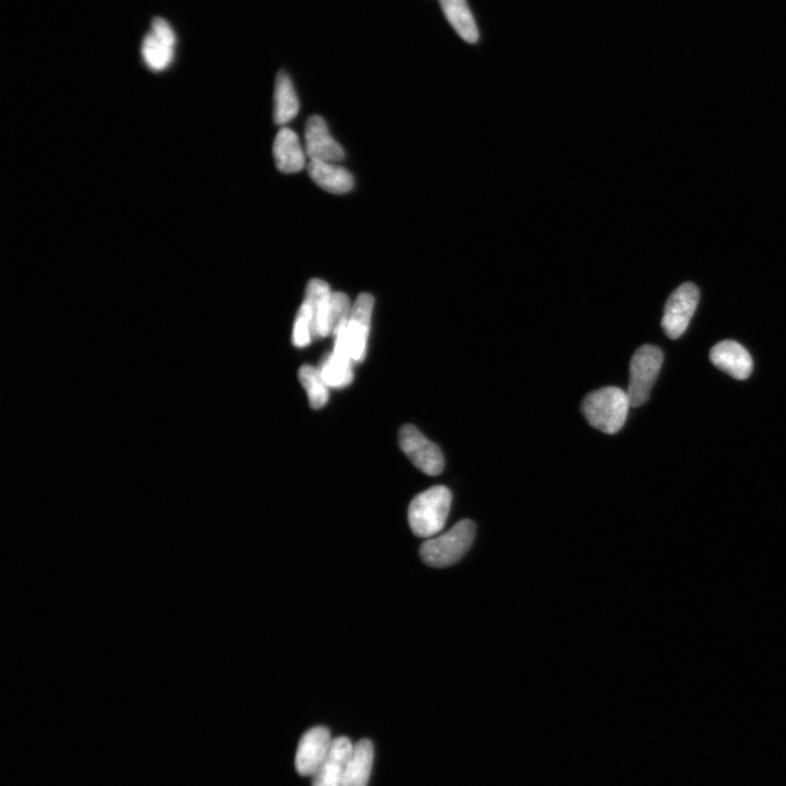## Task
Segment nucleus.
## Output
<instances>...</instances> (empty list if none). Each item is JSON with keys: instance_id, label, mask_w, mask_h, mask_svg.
<instances>
[{"instance_id": "21", "label": "nucleus", "mask_w": 786, "mask_h": 786, "mask_svg": "<svg viewBox=\"0 0 786 786\" xmlns=\"http://www.w3.org/2000/svg\"><path fill=\"white\" fill-rule=\"evenodd\" d=\"M351 312L352 306L349 297L340 292L332 293L330 304L331 336H335L338 331L348 326Z\"/></svg>"}, {"instance_id": "3", "label": "nucleus", "mask_w": 786, "mask_h": 786, "mask_svg": "<svg viewBox=\"0 0 786 786\" xmlns=\"http://www.w3.org/2000/svg\"><path fill=\"white\" fill-rule=\"evenodd\" d=\"M474 537L475 524L471 520H462L447 533L422 544V561L435 568L454 565L470 550Z\"/></svg>"}, {"instance_id": "12", "label": "nucleus", "mask_w": 786, "mask_h": 786, "mask_svg": "<svg viewBox=\"0 0 786 786\" xmlns=\"http://www.w3.org/2000/svg\"><path fill=\"white\" fill-rule=\"evenodd\" d=\"M331 296L332 292L325 281L319 279L309 281L304 302L312 308L314 338L331 336Z\"/></svg>"}, {"instance_id": "23", "label": "nucleus", "mask_w": 786, "mask_h": 786, "mask_svg": "<svg viewBox=\"0 0 786 786\" xmlns=\"http://www.w3.org/2000/svg\"><path fill=\"white\" fill-rule=\"evenodd\" d=\"M152 33L156 34L158 38L172 45L176 44V37L173 29L168 21L162 18H156L152 22Z\"/></svg>"}, {"instance_id": "1", "label": "nucleus", "mask_w": 786, "mask_h": 786, "mask_svg": "<svg viewBox=\"0 0 786 786\" xmlns=\"http://www.w3.org/2000/svg\"><path fill=\"white\" fill-rule=\"evenodd\" d=\"M630 407L626 391L617 387H605L591 392L583 400L581 409L595 430L613 435L622 430Z\"/></svg>"}, {"instance_id": "22", "label": "nucleus", "mask_w": 786, "mask_h": 786, "mask_svg": "<svg viewBox=\"0 0 786 786\" xmlns=\"http://www.w3.org/2000/svg\"><path fill=\"white\" fill-rule=\"evenodd\" d=\"M314 338L312 308L305 302L297 313L293 328V344L296 348H305Z\"/></svg>"}, {"instance_id": "20", "label": "nucleus", "mask_w": 786, "mask_h": 786, "mask_svg": "<svg viewBox=\"0 0 786 786\" xmlns=\"http://www.w3.org/2000/svg\"><path fill=\"white\" fill-rule=\"evenodd\" d=\"M299 378L305 388L309 404L314 410L324 408L329 400L328 386L319 373V369L304 365L300 368Z\"/></svg>"}, {"instance_id": "14", "label": "nucleus", "mask_w": 786, "mask_h": 786, "mask_svg": "<svg viewBox=\"0 0 786 786\" xmlns=\"http://www.w3.org/2000/svg\"><path fill=\"white\" fill-rule=\"evenodd\" d=\"M307 171L315 184L331 194H347L354 186L352 174L336 163L311 161Z\"/></svg>"}, {"instance_id": "9", "label": "nucleus", "mask_w": 786, "mask_h": 786, "mask_svg": "<svg viewBox=\"0 0 786 786\" xmlns=\"http://www.w3.org/2000/svg\"><path fill=\"white\" fill-rule=\"evenodd\" d=\"M306 154L311 161L341 162L345 153L329 133L327 123L320 116L309 117L305 127Z\"/></svg>"}, {"instance_id": "2", "label": "nucleus", "mask_w": 786, "mask_h": 786, "mask_svg": "<svg viewBox=\"0 0 786 786\" xmlns=\"http://www.w3.org/2000/svg\"><path fill=\"white\" fill-rule=\"evenodd\" d=\"M452 495L447 487L435 486L416 496L409 507L410 528L416 537L432 538L447 522Z\"/></svg>"}, {"instance_id": "15", "label": "nucleus", "mask_w": 786, "mask_h": 786, "mask_svg": "<svg viewBox=\"0 0 786 786\" xmlns=\"http://www.w3.org/2000/svg\"><path fill=\"white\" fill-rule=\"evenodd\" d=\"M374 757V745L371 741L357 742L345 766L341 786H367L371 778Z\"/></svg>"}, {"instance_id": "7", "label": "nucleus", "mask_w": 786, "mask_h": 786, "mask_svg": "<svg viewBox=\"0 0 786 786\" xmlns=\"http://www.w3.org/2000/svg\"><path fill=\"white\" fill-rule=\"evenodd\" d=\"M333 738L325 726H316L301 738L295 757V768L302 777L313 778L327 758Z\"/></svg>"}, {"instance_id": "19", "label": "nucleus", "mask_w": 786, "mask_h": 786, "mask_svg": "<svg viewBox=\"0 0 786 786\" xmlns=\"http://www.w3.org/2000/svg\"><path fill=\"white\" fill-rule=\"evenodd\" d=\"M175 45L163 41L156 34L150 32L142 42V56L153 70H163L168 67L174 57Z\"/></svg>"}, {"instance_id": "18", "label": "nucleus", "mask_w": 786, "mask_h": 786, "mask_svg": "<svg viewBox=\"0 0 786 786\" xmlns=\"http://www.w3.org/2000/svg\"><path fill=\"white\" fill-rule=\"evenodd\" d=\"M300 102L290 77L280 71L276 80L275 90V122L277 125L288 124L299 114Z\"/></svg>"}, {"instance_id": "6", "label": "nucleus", "mask_w": 786, "mask_h": 786, "mask_svg": "<svg viewBox=\"0 0 786 786\" xmlns=\"http://www.w3.org/2000/svg\"><path fill=\"white\" fill-rule=\"evenodd\" d=\"M699 296V290L693 283L681 285L670 296L662 319L663 330L670 339L676 340L684 335L696 312Z\"/></svg>"}, {"instance_id": "8", "label": "nucleus", "mask_w": 786, "mask_h": 786, "mask_svg": "<svg viewBox=\"0 0 786 786\" xmlns=\"http://www.w3.org/2000/svg\"><path fill=\"white\" fill-rule=\"evenodd\" d=\"M375 300L371 294L363 293L357 297L352 306L351 317L347 327V341L353 362L360 363L365 359L369 328Z\"/></svg>"}, {"instance_id": "5", "label": "nucleus", "mask_w": 786, "mask_h": 786, "mask_svg": "<svg viewBox=\"0 0 786 786\" xmlns=\"http://www.w3.org/2000/svg\"><path fill=\"white\" fill-rule=\"evenodd\" d=\"M399 444L414 466L425 474L436 476L444 471L445 459L442 450L415 426L408 424L401 427Z\"/></svg>"}, {"instance_id": "16", "label": "nucleus", "mask_w": 786, "mask_h": 786, "mask_svg": "<svg viewBox=\"0 0 786 786\" xmlns=\"http://www.w3.org/2000/svg\"><path fill=\"white\" fill-rule=\"evenodd\" d=\"M352 363L353 360L348 351L335 347L318 369L321 378L328 387L339 389L352 383Z\"/></svg>"}, {"instance_id": "11", "label": "nucleus", "mask_w": 786, "mask_h": 786, "mask_svg": "<svg viewBox=\"0 0 786 786\" xmlns=\"http://www.w3.org/2000/svg\"><path fill=\"white\" fill-rule=\"evenodd\" d=\"M354 744L348 737L333 738L330 752L313 776L312 786H341L345 766Z\"/></svg>"}, {"instance_id": "10", "label": "nucleus", "mask_w": 786, "mask_h": 786, "mask_svg": "<svg viewBox=\"0 0 786 786\" xmlns=\"http://www.w3.org/2000/svg\"><path fill=\"white\" fill-rule=\"evenodd\" d=\"M710 360L722 372L737 380H745L753 373L752 356L743 345L732 340L714 345L710 352Z\"/></svg>"}, {"instance_id": "13", "label": "nucleus", "mask_w": 786, "mask_h": 786, "mask_svg": "<svg viewBox=\"0 0 786 786\" xmlns=\"http://www.w3.org/2000/svg\"><path fill=\"white\" fill-rule=\"evenodd\" d=\"M273 154L277 168L282 173H297L305 168V152L299 136L288 127L280 129L273 144Z\"/></svg>"}, {"instance_id": "4", "label": "nucleus", "mask_w": 786, "mask_h": 786, "mask_svg": "<svg viewBox=\"0 0 786 786\" xmlns=\"http://www.w3.org/2000/svg\"><path fill=\"white\" fill-rule=\"evenodd\" d=\"M663 364L662 351L654 345L639 348L630 363L628 397L630 406L641 407L650 397L651 389L657 381Z\"/></svg>"}, {"instance_id": "17", "label": "nucleus", "mask_w": 786, "mask_h": 786, "mask_svg": "<svg viewBox=\"0 0 786 786\" xmlns=\"http://www.w3.org/2000/svg\"><path fill=\"white\" fill-rule=\"evenodd\" d=\"M439 3L451 27L456 30L461 39L471 44L479 41L478 25L467 0H439Z\"/></svg>"}]
</instances>
